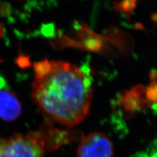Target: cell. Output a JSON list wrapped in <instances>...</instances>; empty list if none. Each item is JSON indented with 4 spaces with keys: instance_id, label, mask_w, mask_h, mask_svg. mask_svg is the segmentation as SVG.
I'll use <instances>...</instances> for the list:
<instances>
[{
    "instance_id": "cell-1",
    "label": "cell",
    "mask_w": 157,
    "mask_h": 157,
    "mask_svg": "<svg viewBox=\"0 0 157 157\" xmlns=\"http://www.w3.org/2000/svg\"><path fill=\"white\" fill-rule=\"evenodd\" d=\"M32 98L48 118L73 126L87 117L92 99V78L73 63L45 59L33 67Z\"/></svg>"
},
{
    "instance_id": "cell-2",
    "label": "cell",
    "mask_w": 157,
    "mask_h": 157,
    "mask_svg": "<svg viewBox=\"0 0 157 157\" xmlns=\"http://www.w3.org/2000/svg\"><path fill=\"white\" fill-rule=\"evenodd\" d=\"M45 148L39 132L0 138V157H44Z\"/></svg>"
},
{
    "instance_id": "cell-3",
    "label": "cell",
    "mask_w": 157,
    "mask_h": 157,
    "mask_svg": "<svg viewBox=\"0 0 157 157\" xmlns=\"http://www.w3.org/2000/svg\"><path fill=\"white\" fill-rule=\"evenodd\" d=\"M114 149L110 139L101 132H92L81 139L78 157H114Z\"/></svg>"
},
{
    "instance_id": "cell-4",
    "label": "cell",
    "mask_w": 157,
    "mask_h": 157,
    "mask_svg": "<svg viewBox=\"0 0 157 157\" xmlns=\"http://www.w3.org/2000/svg\"><path fill=\"white\" fill-rule=\"evenodd\" d=\"M21 102L12 90L6 85V81L0 75V119L13 121L21 114Z\"/></svg>"
},
{
    "instance_id": "cell-5",
    "label": "cell",
    "mask_w": 157,
    "mask_h": 157,
    "mask_svg": "<svg viewBox=\"0 0 157 157\" xmlns=\"http://www.w3.org/2000/svg\"><path fill=\"white\" fill-rule=\"evenodd\" d=\"M3 27L2 26V24H0V39L2 38V36L3 35Z\"/></svg>"
}]
</instances>
